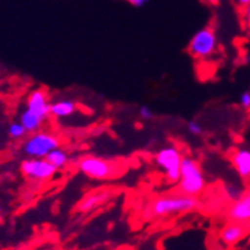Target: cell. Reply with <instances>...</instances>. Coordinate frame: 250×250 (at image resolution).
Wrapping results in <instances>:
<instances>
[{
  "mask_svg": "<svg viewBox=\"0 0 250 250\" xmlns=\"http://www.w3.org/2000/svg\"><path fill=\"white\" fill-rule=\"evenodd\" d=\"M50 104L47 95L42 89H35L28 95L26 109L21 112L20 122L26 128L27 133H36L46 122L50 115Z\"/></svg>",
  "mask_w": 250,
  "mask_h": 250,
  "instance_id": "cell-1",
  "label": "cell"
},
{
  "mask_svg": "<svg viewBox=\"0 0 250 250\" xmlns=\"http://www.w3.org/2000/svg\"><path fill=\"white\" fill-rule=\"evenodd\" d=\"M198 206L199 202L197 198L180 193V194H170L157 198L149 206V211L155 217H166V216L194 211Z\"/></svg>",
  "mask_w": 250,
  "mask_h": 250,
  "instance_id": "cell-2",
  "label": "cell"
},
{
  "mask_svg": "<svg viewBox=\"0 0 250 250\" xmlns=\"http://www.w3.org/2000/svg\"><path fill=\"white\" fill-rule=\"evenodd\" d=\"M179 190L181 194L198 197L206 189V178L201 165L194 158L185 156L181 162Z\"/></svg>",
  "mask_w": 250,
  "mask_h": 250,
  "instance_id": "cell-3",
  "label": "cell"
},
{
  "mask_svg": "<svg viewBox=\"0 0 250 250\" xmlns=\"http://www.w3.org/2000/svg\"><path fill=\"white\" fill-rule=\"evenodd\" d=\"M58 147H60V141L55 134L39 130L23 142L22 152L27 158H46L50 152Z\"/></svg>",
  "mask_w": 250,
  "mask_h": 250,
  "instance_id": "cell-4",
  "label": "cell"
},
{
  "mask_svg": "<svg viewBox=\"0 0 250 250\" xmlns=\"http://www.w3.org/2000/svg\"><path fill=\"white\" fill-rule=\"evenodd\" d=\"M183 158L184 156L181 155L178 147L167 146V147L158 149L155 155V162L170 183H179Z\"/></svg>",
  "mask_w": 250,
  "mask_h": 250,
  "instance_id": "cell-5",
  "label": "cell"
},
{
  "mask_svg": "<svg viewBox=\"0 0 250 250\" xmlns=\"http://www.w3.org/2000/svg\"><path fill=\"white\" fill-rule=\"evenodd\" d=\"M217 47V35L212 27H204L197 31L188 43V51L195 59H208L216 53Z\"/></svg>",
  "mask_w": 250,
  "mask_h": 250,
  "instance_id": "cell-6",
  "label": "cell"
},
{
  "mask_svg": "<svg viewBox=\"0 0 250 250\" xmlns=\"http://www.w3.org/2000/svg\"><path fill=\"white\" fill-rule=\"evenodd\" d=\"M77 168L81 174L92 180H106L115 175V165L95 156L81 158Z\"/></svg>",
  "mask_w": 250,
  "mask_h": 250,
  "instance_id": "cell-7",
  "label": "cell"
},
{
  "mask_svg": "<svg viewBox=\"0 0 250 250\" xmlns=\"http://www.w3.org/2000/svg\"><path fill=\"white\" fill-rule=\"evenodd\" d=\"M21 171L26 178L35 181H46L56 174L58 168L46 158H26L21 164Z\"/></svg>",
  "mask_w": 250,
  "mask_h": 250,
  "instance_id": "cell-8",
  "label": "cell"
},
{
  "mask_svg": "<svg viewBox=\"0 0 250 250\" xmlns=\"http://www.w3.org/2000/svg\"><path fill=\"white\" fill-rule=\"evenodd\" d=\"M229 218L236 224H245L250 221V191L244 193L239 199L232 202L229 208Z\"/></svg>",
  "mask_w": 250,
  "mask_h": 250,
  "instance_id": "cell-9",
  "label": "cell"
},
{
  "mask_svg": "<svg viewBox=\"0 0 250 250\" xmlns=\"http://www.w3.org/2000/svg\"><path fill=\"white\" fill-rule=\"evenodd\" d=\"M231 162L234 165L235 171L244 180L250 179V149L237 148L231 156Z\"/></svg>",
  "mask_w": 250,
  "mask_h": 250,
  "instance_id": "cell-10",
  "label": "cell"
},
{
  "mask_svg": "<svg viewBox=\"0 0 250 250\" xmlns=\"http://www.w3.org/2000/svg\"><path fill=\"white\" fill-rule=\"evenodd\" d=\"M245 236V229L241 224H229L222 229L220 234V240L225 244V245H234V244L239 243V241Z\"/></svg>",
  "mask_w": 250,
  "mask_h": 250,
  "instance_id": "cell-11",
  "label": "cell"
},
{
  "mask_svg": "<svg viewBox=\"0 0 250 250\" xmlns=\"http://www.w3.org/2000/svg\"><path fill=\"white\" fill-rule=\"evenodd\" d=\"M77 111V104L69 99L58 100L50 104V115L56 119H65Z\"/></svg>",
  "mask_w": 250,
  "mask_h": 250,
  "instance_id": "cell-12",
  "label": "cell"
},
{
  "mask_svg": "<svg viewBox=\"0 0 250 250\" xmlns=\"http://www.w3.org/2000/svg\"><path fill=\"white\" fill-rule=\"evenodd\" d=\"M107 198H109V193H106V191H97V193L87 195V197L79 203L78 211L82 212V213H87V212L93 211V209H96L97 207H100Z\"/></svg>",
  "mask_w": 250,
  "mask_h": 250,
  "instance_id": "cell-13",
  "label": "cell"
},
{
  "mask_svg": "<svg viewBox=\"0 0 250 250\" xmlns=\"http://www.w3.org/2000/svg\"><path fill=\"white\" fill-rule=\"evenodd\" d=\"M46 160L50 162V164L53 165L54 167H56L58 170L60 168H64L66 165L69 164V160H70V156L69 153L65 151V149L60 148L58 147L56 149L51 151L49 155L46 156Z\"/></svg>",
  "mask_w": 250,
  "mask_h": 250,
  "instance_id": "cell-14",
  "label": "cell"
},
{
  "mask_svg": "<svg viewBox=\"0 0 250 250\" xmlns=\"http://www.w3.org/2000/svg\"><path fill=\"white\" fill-rule=\"evenodd\" d=\"M8 134H9L10 138L21 139L23 138L24 135L27 134V130L23 125L21 124V122H14L9 125V128H8Z\"/></svg>",
  "mask_w": 250,
  "mask_h": 250,
  "instance_id": "cell-15",
  "label": "cell"
},
{
  "mask_svg": "<svg viewBox=\"0 0 250 250\" xmlns=\"http://www.w3.org/2000/svg\"><path fill=\"white\" fill-rule=\"evenodd\" d=\"M225 191H226L227 198H230L231 201L234 202L244 194L243 191L240 190V188L237 187V185H227V187H225Z\"/></svg>",
  "mask_w": 250,
  "mask_h": 250,
  "instance_id": "cell-16",
  "label": "cell"
},
{
  "mask_svg": "<svg viewBox=\"0 0 250 250\" xmlns=\"http://www.w3.org/2000/svg\"><path fill=\"white\" fill-rule=\"evenodd\" d=\"M187 126L190 134L197 135V137L203 134V125L201 124V122H198V120H189Z\"/></svg>",
  "mask_w": 250,
  "mask_h": 250,
  "instance_id": "cell-17",
  "label": "cell"
},
{
  "mask_svg": "<svg viewBox=\"0 0 250 250\" xmlns=\"http://www.w3.org/2000/svg\"><path fill=\"white\" fill-rule=\"evenodd\" d=\"M138 116L145 122H149V120L155 118V112L148 106H141L138 109Z\"/></svg>",
  "mask_w": 250,
  "mask_h": 250,
  "instance_id": "cell-18",
  "label": "cell"
},
{
  "mask_svg": "<svg viewBox=\"0 0 250 250\" xmlns=\"http://www.w3.org/2000/svg\"><path fill=\"white\" fill-rule=\"evenodd\" d=\"M239 104L244 110H250V91H245L241 93Z\"/></svg>",
  "mask_w": 250,
  "mask_h": 250,
  "instance_id": "cell-19",
  "label": "cell"
},
{
  "mask_svg": "<svg viewBox=\"0 0 250 250\" xmlns=\"http://www.w3.org/2000/svg\"><path fill=\"white\" fill-rule=\"evenodd\" d=\"M125 1H128L130 5H133V7L135 8H142V7H145L149 0H125Z\"/></svg>",
  "mask_w": 250,
  "mask_h": 250,
  "instance_id": "cell-20",
  "label": "cell"
},
{
  "mask_svg": "<svg viewBox=\"0 0 250 250\" xmlns=\"http://www.w3.org/2000/svg\"><path fill=\"white\" fill-rule=\"evenodd\" d=\"M239 5H243V7H247L248 4H250V0H235Z\"/></svg>",
  "mask_w": 250,
  "mask_h": 250,
  "instance_id": "cell-21",
  "label": "cell"
},
{
  "mask_svg": "<svg viewBox=\"0 0 250 250\" xmlns=\"http://www.w3.org/2000/svg\"><path fill=\"white\" fill-rule=\"evenodd\" d=\"M245 17H247V20L250 22V4H248L247 7H245Z\"/></svg>",
  "mask_w": 250,
  "mask_h": 250,
  "instance_id": "cell-22",
  "label": "cell"
},
{
  "mask_svg": "<svg viewBox=\"0 0 250 250\" xmlns=\"http://www.w3.org/2000/svg\"><path fill=\"white\" fill-rule=\"evenodd\" d=\"M206 1L211 4V5H218L221 0H206Z\"/></svg>",
  "mask_w": 250,
  "mask_h": 250,
  "instance_id": "cell-23",
  "label": "cell"
},
{
  "mask_svg": "<svg viewBox=\"0 0 250 250\" xmlns=\"http://www.w3.org/2000/svg\"><path fill=\"white\" fill-rule=\"evenodd\" d=\"M0 212H1V204H0Z\"/></svg>",
  "mask_w": 250,
  "mask_h": 250,
  "instance_id": "cell-24",
  "label": "cell"
}]
</instances>
